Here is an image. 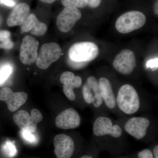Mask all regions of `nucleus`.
I'll use <instances>...</instances> for the list:
<instances>
[{
  "mask_svg": "<svg viewBox=\"0 0 158 158\" xmlns=\"http://www.w3.org/2000/svg\"><path fill=\"white\" fill-rule=\"evenodd\" d=\"M2 150L4 154L10 158L13 157L17 153V149L15 144L10 141H6L3 145Z\"/></svg>",
  "mask_w": 158,
  "mask_h": 158,
  "instance_id": "obj_20",
  "label": "nucleus"
},
{
  "mask_svg": "<svg viewBox=\"0 0 158 158\" xmlns=\"http://www.w3.org/2000/svg\"><path fill=\"white\" fill-rule=\"evenodd\" d=\"M39 46L38 40L30 36L23 38L20 51V59L24 65H31L36 61Z\"/></svg>",
  "mask_w": 158,
  "mask_h": 158,
  "instance_id": "obj_7",
  "label": "nucleus"
},
{
  "mask_svg": "<svg viewBox=\"0 0 158 158\" xmlns=\"http://www.w3.org/2000/svg\"><path fill=\"white\" fill-rule=\"evenodd\" d=\"M60 46L55 42L48 43L40 48L36 59V65L40 69H46L56 62L62 56Z\"/></svg>",
  "mask_w": 158,
  "mask_h": 158,
  "instance_id": "obj_4",
  "label": "nucleus"
},
{
  "mask_svg": "<svg viewBox=\"0 0 158 158\" xmlns=\"http://www.w3.org/2000/svg\"><path fill=\"white\" fill-rule=\"evenodd\" d=\"M116 102L122 111L129 115L136 113L140 107V100L138 92L130 85H123L120 88Z\"/></svg>",
  "mask_w": 158,
  "mask_h": 158,
  "instance_id": "obj_1",
  "label": "nucleus"
},
{
  "mask_svg": "<svg viewBox=\"0 0 158 158\" xmlns=\"http://www.w3.org/2000/svg\"><path fill=\"white\" fill-rule=\"evenodd\" d=\"M99 54L98 47L91 42L77 43L73 44L69 52L71 60L77 62H87L97 58Z\"/></svg>",
  "mask_w": 158,
  "mask_h": 158,
  "instance_id": "obj_3",
  "label": "nucleus"
},
{
  "mask_svg": "<svg viewBox=\"0 0 158 158\" xmlns=\"http://www.w3.org/2000/svg\"><path fill=\"white\" fill-rule=\"evenodd\" d=\"M12 71V67L9 64H6L0 69V84L6 81Z\"/></svg>",
  "mask_w": 158,
  "mask_h": 158,
  "instance_id": "obj_21",
  "label": "nucleus"
},
{
  "mask_svg": "<svg viewBox=\"0 0 158 158\" xmlns=\"http://www.w3.org/2000/svg\"><path fill=\"white\" fill-rule=\"evenodd\" d=\"M82 92L85 101L88 103L93 104L96 108L99 107L102 104L98 82L95 77L90 76L87 79Z\"/></svg>",
  "mask_w": 158,
  "mask_h": 158,
  "instance_id": "obj_9",
  "label": "nucleus"
},
{
  "mask_svg": "<svg viewBox=\"0 0 158 158\" xmlns=\"http://www.w3.org/2000/svg\"><path fill=\"white\" fill-rule=\"evenodd\" d=\"M102 0H87L88 6L90 8H96L101 3Z\"/></svg>",
  "mask_w": 158,
  "mask_h": 158,
  "instance_id": "obj_27",
  "label": "nucleus"
},
{
  "mask_svg": "<svg viewBox=\"0 0 158 158\" xmlns=\"http://www.w3.org/2000/svg\"><path fill=\"white\" fill-rule=\"evenodd\" d=\"M81 158H93L87 155H85L81 157Z\"/></svg>",
  "mask_w": 158,
  "mask_h": 158,
  "instance_id": "obj_33",
  "label": "nucleus"
},
{
  "mask_svg": "<svg viewBox=\"0 0 158 158\" xmlns=\"http://www.w3.org/2000/svg\"><path fill=\"white\" fill-rule=\"evenodd\" d=\"M155 158H158V156H156Z\"/></svg>",
  "mask_w": 158,
  "mask_h": 158,
  "instance_id": "obj_34",
  "label": "nucleus"
},
{
  "mask_svg": "<svg viewBox=\"0 0 158 158\" xmlns=\"http://www.w3.org/2000/svg\"><path fill=\"white\" fill-rule=\"evenodd\" d=\"M93 132L98 137L110 135L114 138H118L122 135V131L118 125L113 126L110 118L100 116L94 122Z\"/></svg>",
  "mask_w": 158,
  "mask_h": 158,
  "instance_id": "obj_10",
  "label": "nucleus"
},
{
  "mask_svg": "<svg viewBox=\"0 0 158 158\" xmlns=\"http://www.w3.org/2000/svg\"><path fill=\"white\" fill-rule=\"evenodd\" d=\"M146 18L142 12L128 11L122 15L116 20V30L121 34H126L141 28L145 24Z\"/></svg>",
  "mask_w": 158,
  "mask_h": 158,
  "instance_id": "obj_2",
  "label": "nucleus"
},
{
  "mask_svg": "<svg viewBox=\"0 0 158 158\" xmlns=\"http://www.w3.org/2000/svg\"><path fill=\"white\" fill-rule=\"evenodd\" d=\"M138 158H153L152 152L149 149H144L138 154Z\"/></svg>",
  "mask_w": 158,
  "mask_h": 158,
  "instance_id": "obj_24",
  "label": "nucleus"
},
{
  "mask_svg": "<svg viewBox=\"0 0 158 158\" xmlns=\"http://www.w3.org/2000/svg\"><path fill=\"white\" fill-rule=\"evenodd\" d=\"M60 81L63 85V92L67 98L71 101L75 100L76 95L73 89L78 88L82 85L81 77L75 76L71 72H65L60 77Z\"/></svg>",
  "mask_w": 158,
  "mask_h": 158,
  "instance_id": "obj_14",
  "label": "nucleus"
},
{
  "mask_svg": "<svg viewBox=\"0 0 158 158\" xmlns=\"http://www.w3.org/2000/svg\"><path fill=\"white\" fill-rule=\"evenodd\" d=\"M31 116L37 123L42 121L43 116L40 111L37 109H33L31 111Z\"/></svg>",
  "mask_w": 158,
  "mask_h": 158,
  "instance_id": "obj_23",
  "label": "nucleus"
},
{
  "mask_svg": "<svg viewBox=\"0 0 158 158\" xmlns=\"http://www.w3.org/2000/svg\"><path fill=\"white\" fill-rule=\"evenodd\" d=\"M41 2L46 3H48V4H51V3H53L56 0H40Z\"/></svg>",
  "mask_w": 158,
  "mask_h": 158,
  "instance_id": "obj_30",
  "label": "nucleus"
},
{
  "mask_svg": "<svg viewBox=\"0 0 158 158\" xmlns=\"http://www.w3.org/2000/svg\"><path fill=\"white\" fill-rule=\"evenodd\" d=\"M54 152L57 158H71L75 150L74 143L70 137L61 134L54 139Z\"/></svg>",
  "mask_w": 158,
  "mask_h": 158,
  "instance_id": "obj_11",
  "label": "nucleus"
},
{
  "mask_svg": "<svg viewBox=\"0 0 158 158\" xmlns=\"http://www.w3.org/2000/svg\"><path fill=\"white\" fill-rule=\"evenodd\" d=\"M0 23H1V20H0Z\"/></svg>",
  "mask_w": 158,
  "mask_h": 158,
  "instance_id": "obj_35",
  "label": "nucleus"
},
{
  "mask_svg": "<svg viewBox=\"0 0 158 158\" xmlns=\"http://www.w3.org/2000/svg\"><path fill=\"white\" fill-rule=\"evenodd\" d=\"M98 84L101 95L106 105L110 109L115 108L116 99L110 81L106 78L102 77L99 79Z\"/></svg>",
  "mask_w": 158,
  "mask_h": 158,
  "instance_id": "obj_18",
  "label": "nucleus"
},
{
  "mask_svg": "<svg viewBox=\"0 0 158 158\" xmlns=\"http://www.w3.org/2000/svg\"><path fill=\"white\" fill-rule=\"evenodd\" d=\"M81 17V12L78 9L73 7H65L57 16V27L62 33H67L73 28Z\"/></svg>",
  "mask_w": 158,
  "mask_h": 158,
  "instance_id": "obj_5",
  "label": "nucleus"
},
{
  "mask_svg": "<svg viewBox=\"0 0 158 158\" xmlns=\"http://www.w3.org/2000/svg\"><path fill=\"white\" fill-rule=\"evenodd\" d=\"M30 7L26 3H20L15 7L7 19L9 27L22 25L30 14Z\"/></svg>",
  "mask_w": 158,
  "mask_h": 158,
  "instance_id": "obj_15",
  "label": "nucleus"
},
{
  "mask_svg": "<svg viewBox=\"0 0 158 158\" xmlns=\"http://www.w3.org/2000/svg\"><path fill=\"white\" fill-rule=\"evenodd\" d=\"M21 29L23 32L31 31L33 35L42 36L46 33L48 27L45 23L39 21L35 15L31 14L22 25Z\"/></svg>",
  "mask_w": 158,
  "mask_h": 158,
  "instance_id": "obj_17",
  "label": "nucleus"
},
{
  "mask_svg": "<svg viewBox=\"0 0 158 158\" xmlns=\"http://www.w3.org/2000/svg\"><path fill=\"white\" fill-rule=\"evenodd\" d=\"M147 67L152 69H156L158 68V59H152L147 62Z\"/></svg>",
  "mask_w": 158,
  "mask_h": 158,
  "instance_id": "obj_28",
  "label": "nucleus"
},
{
  "mask_svg": "<svg viewBox=\"0 0 158 158\" xmlns=\"http://www.w3.org/2000/svg\"><path fill=\"white\" fill-rule=\"evenodd\" d=\"M20 133L23 139L27 142L30 144H36L37 143V138L34 133L30 132L24 130H21Z\"/></svg>",
  "mask_w": 158,
  "mask_h": 158,
  "instance_id": "obj_22",
  "label": "nucleus"
},
{
  "mask_svg": "<svg viewBox=\"0 0 158 158\" xmlns=\"http://www.w3.org/2000/svg\"><path fill=\"white\" fill-rule=\"evenodd\" d=\"M62 5L66 7L84 8L88 6L87 0H61Z\"/></svg>",
  "mask_w": 158,
  "mask_h": 158,
  "instance_id": "obj_19",
  "label": "nucleus"
},
{
  "mask_svg": "<svg viewBox=\"0 0 158 158\" xmlns=\"http://www.w3.org/2000/svg\"><path fill=\"white\" fill-rule=\"evenodd\" d=\"M27 97V94L25 92H14L7 87L0 90V100L6 102L8 109L11 112H15L24 104Z\"/></svg>",
  "mask_w": 158,
  "mask_h": 158,
  "instance_id": "obj_8",
  "label": "nucleus"
},
{
  "mask_svg": "<svg viewBox=\"0 0 158 158\" xmlns=\"http://www.w3.org/2000/svg\"><path fill=\"white\" fill-rule=\"evenodd\" d=\"M158 1H157V2H156L155 4V6H154L155 12L156 14H157V15H158Z\"/></svg>",
  "mask_w": 158,
  "mask_h": 158,
  "instance_id": "obj_31",
  "label": "nucleus"
},
{
  "mask_svg": "<svg viewBox=\"0 0 158 158\" xmlns=\"http://www.w3.org/2000/svg\"><path fill=\"white\" fill-rule=\"evenodd\" d=\"M154 153L155 157L158 156V146L156 145L154 149Z\"/></svg>",
  "mask_w": 158,
  "mask_h": 158,
  "instance_id": "obj_32",
  "label": "nucleus"
},
{
  "mask_svg": "<svg viewBox=\"0 0 158 158\" xmlns=\"http://www.w3.org/2000/svg\"><path fill=\"white\" fill-rule=\"evenodd\" d=\"M149 125V120L147 118L133 117L126 123L124 129L129 135L139 140L145 136Z\"/></svg>",
  "mask_w": 158,
  "mask_h": 158,
  "instance_id": "obj_13",
  "label": "nucleus"
},
{
  "mask_svg": "<svg viewBox=\"0 0 158 158\" xmlns=\"http://www.w3.org/2000/svg\"><path fill=\"white\" fill-rule=\"evenodd\" d=\"M0 4L12 7L15 6L16 3L13 0H0Z\"/></svg>",
  "mask_w": 158,
  "mask_h": 158,
  "instance_id": "obj_29",
  "label": "nucleus"
},
{
  "mask_svg": "<svg viewBox=\"0 0 158 158\" xmlns=\"http://www.w3.org/2000/svg\"><path fill=\"white\" fill-rule=\"evenodd\" d=\"M13 44L11 42L10 39L5 42L0 43V48L10 49L13 47Z\"/></svg>",
  "mask_w": 158,
  "mask_h": 158,
  "instance_id": "obj_26",
  "label": "nucleus"
},
{
  "mask_svg": "<svg viewBox=\"0 0 158 158\" xmlns=\"http://www.w3.org/2000/svg\"><path fill=\"white\" fill-rule=\"evenodd\" d=\"M10 33L9 31H0V43L10 39Z\"/></svg>",
  "mask_w": 158,
  "mask_h": 158,
  "instance_id": "obj_25",
  "label": "nucleus"
},
{
  "mask_svg": "<svg viewBox=\"0 0 158 158\" xmlns=\"http://www.w3.org/2000/svg\"><path fill=\"white\" fill-rule=\"evenodd\" d=\"M113 66L122 74L131 73L136 66V57L134 52L127 49L123 50L114 59Z\"/></svg>",
  "mask_w": 158,
  "mask_h": 158,
  "instance_id": "obj_6",
  "label": "nucleus"
},
{
  "mask_svg": "<svg viewBox=\"0 0 158 158\" xmlns=\"http://www.w3.org/2000/svg\"><path fill=\"white\" fill-rule=\"evenodd\" d=\"M13 120L21 130L35 133L37 129V123L25 110H21L15 113Z\"/></svg>",
  "mask_w": 158,
  "mask_h": 158,
  "instance_id": "obj_16",
  "label": "nucleus"
},
{
  "mask_svg": "<svg viewBox=\"0 0 158 158\" xmlns=\"http://www.w3.org/2000/svg\"><path fill=\"white\" fill-rule=\"evenodd\" d=\"M81 118L77 112L72 108L66 109L57 116L56 126L62 129L68 130L78 127Z\"/></svg>",
  "mask_w": 158,
  "mask_h": 158,
  "instance_id": "obj_12",
  "label": "nucleus"
}]
</instances>
